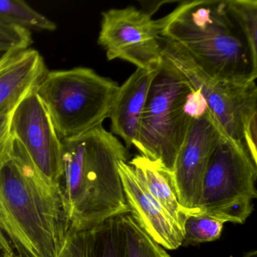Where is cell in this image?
Segmentation results:
<instances>
[{
	"label": "cell",
	"instance_id": "cell-10",
	"mask_svg": "<svg viewBox=\"0 0 257 257\" xmlns=\"http://www.w3.org/2000/svg\"><path fill=\"white\" fill-rule=\"evenodd\" d=\"M222 135L208 111L204 116L192 119L177 155L173 179L179 202L189 214L198 213L204 174Z\"/></svg>",
	"mask_w": 257,
	"mask_h": 257
},
{
	"label": "cell",
	"instance_id": "cell-3",
	"mask_svg": "<svg viewBox=\"0 0 257 257\" xmlns=\"http://www.w3.org/2000/svg\"><path fill=\"white\" fill-rule=\"evenodd\" d=\"M157 23L159 37L180 46L213 79L255 81L257 67L225 1H185Z\"/></svg>",
	"mask_w": 257,
	"mask_h": 257
},
{
	"label": "cell",
	"instance_id": "cell-24",
	"mask_svg": "<svg viewBox=\"0 0 257 257\" xmlns=\"http://www.w3.org/2000/svg\"><path fill=\"white\" fill-rule=\"evenodd\" d=\"M242 257H257L256 250L253 249V250L249 251V252H246Z\"/></svg>",
	"mask_w": 257,
	"mask_h": 257
},
{
	"label": "cell",
	"instance_id": "cell-20",
	"mask_svg": "<svg viewBox=\"0 0 257 257\" xmlns=\"http://www.w3.org/2000/svg\"><path fill=\"white\" fill-rule=\"evenodd\" d=\"M33 43L31 32L22 28L0 24V52H18L30 49Z\"/></svg>",
	"mask_w": 257,
	"mask_h": 257
},
{
	"label": "cell",
	"instance_id": "cell-13",
	"mask_svg": "<svg viewBox=\"0 0 257 257\" xmlns=\"http://www.w3.org/2000/svg\"><path fill=\"white\" fill-rule=\"evenodd\" d=\"M157 69H137L119 86L111 108L108 117L110 119V133L121 138L126 148L132 147L138 138L141 115Z\"/></svg>",
	"mask_w": 257,
	"mask_h": 257
},
{
	"label": "cell",
	"instance_id": "cell-15",
	"mask_svg": "<svg viewBox=\"0 0 257 257\" xmlns=\"http://www.w3.org/2000/svg\"><path fill=\"white\" fill-rule=\"evenodd\" d=\"M89 257H126L121 217L112 218L88 230Z\"/></svg>",
	"mask_w": 257,
	"mask_h": 257
},
{
	"label": "cell",
	"instance_id": "cell-8",
	"mask_svg": "<svg viewBox=\"0 0 257 257\" xmlns=\"http://www.w3.org/2000/svg\"><path fill=\"white\" fill-rule=\"evenodd\" d=\"M97 43L109 61L122 60L147 70L162 62L157 20L134 7L103 12Z\"/></svg>",
	"mask_w": 257,
	"mask_h": 257
},
{
	"label": "cell",
	"instance_id": "cell-21",
	"mask_svg": "<svg viewBox=\"0 0 257 257\" xmlns=\"http://www.w3.org/2000/svg\"><path fill=\"white\" fill-rule=\"evenodd\" d=\"M88 230L76 231L70 228L58 257H89Z\"/></svg>",
	"mask_w": 257,
	"mask_h": 257
},
{
	"label": "cell",
	"instance_id": "cell-25",
	"mask_svg": "<svg viewBox=\"0 0 257 257\" xmlns=\"http://www.w3.org/2000/svg\"><path fill=\"white\" fill-rule=\"evenodd\" d=\"M5 54L6 53H4V52H0V58H2Z\"/></svg>",
	"mask_w": 257,
	"mask_h": 257
},
{
	"label": "cell",
	"instance_id": "cell-22",
	"mask_svg": "<svg viewBox=\"0 0 257 257\" xmlns=\"http://www.w3.org/2000/svg\"><path fill=\"white\" fill-rule=\"evenodd\" d=\"M12 113L0 118V169L11 157L14 138L11 132Z\"/></svg>",
	"mask_w": 257,
	"mask_h": 257
},
{
	"label": "cell",
	"instance_id": "cell-4",
	"mask_svg": "<svg viewBox=\"0 0 257 257\" xmlns=\"http://www.w3.org/2000/svg\"><path fill=\"white\" fill-rule=\"evenodd\" d=\"M119 85L88 67L48 71L36 88L61 141L100 127Z\"/></svg>",
	"mask_w": 257,
	"mask_h": 257
},
{
	"label": "cell",
	"instance_id": "cell-17",
	"mask_svg": "<svg viewBox=\"0 0 257 257\" xmlns=\"http://www.w3.org/2000/svg\"><path fill=\"white\" fill-rule=\"evenodd\" d=\"M120 217L125 237L126 257H171L144 231L130 213Z\"/></svg>",
	"mask_w": 257,
	"mask_h": 257
},
{
	"label": "cell",
	"instance_id": "cell-18",
	"mask_svg": "<svg viewBox=\"0 0 257 257\" xmlns=\"http://www.w3.org/2000/svg\"><path fill=\"white\" fill-rule=\"evenodd\" d=\"M225 2L228 12L241 31L252 63L257 67V2L255 0Z\"/></svg>",
	"mask_w": 257,
	"mask_h": 257
},
{
	"label": "cell",
	"instance_id": "cell-19",
	"mask_svg": "<svg viewBox=\"0 0 257 257\" xmlns=\"http://www.w3.org/2000/svg\"><path fill=\"white\" fill-rule=\"evenodd\" d=\"M224 222L201 213L186 216L183 227V245L214 241L220 237Z\"/></svg>",
	"mask_w": 257,
	"mask_h": 257
},
{
	"label": "cell",
	"instance_id": "cell-6",
	"mask_svg": "<svg viewBox=\"0 0 257 257\" xmlns=\"http://www.w3.org/2000/svg\"><path fill=\"white\" fill-rule=\"evenodd\" d=\"M256 179L257 164L245 146L221 135L204 174L198 213L244 223L257 198Z\"/></svg>",
	"mask_w": 257,
	"mask_h": 257
},
{
	"label": "cell",
	"instance_id": "cell-12",
	"mask_svg": "<svg viewBox=\"0 0 257 257\" xmlns=\"http://www.w3.org/2000/svg\"><path fill=\"white\" fill-rule=\"evenodd\" d=\"M47 72L43 56L35 49L7 52L0 58V118L12 113Z\"/></svg>",
	"mask_w": 257,
	"mask_h": 257
},
{
	"label": "cell",
	"instance_id": "cell-9",
	"mask_svg": "<svg viewBox=\"0 0 257 257\" xmlns=\"http://www.w3.org/2000/svg\"><path fill=\"white\" fill-rule=\"evenodd\" d=\"M11 132L42 177L49 184L61 186L64 174L62 141L35 90L12 112Z\"/></svg>",
	"mask_w": 257,
	"mask_h": 257
},
{
	"label": "cell",
	"instance_id": "cell-11",
	"mask_svg": "<svg viewBox=\"0 0 257 257\" xmlns=\"http://www.w3.org/2000/svg\"><path fill=\"white\" fill-rule=\"evenodd\" d=\"M118 171L130 214L138 225L164 249L173 250L182 246L183 230L150 195L133 168L121 161Z\"/></svg>",
	"mask_w": 257,
	"mask_h": 257
},
{
	"label": "cell",
	"instance_id": "cell-14",
	"mask_svg": "<svg viewBox=\"0 0 257 257\" xmlns=\"http://www.w3.org/2000/svg\"><path fill=\"white\" fill-rule=\"evenodd\" d=\"M150 195L165 209L183 230L189 213L180 205L171 171L157 161L138 155L128 162Z\"/></svg>",
	"mask_w": 257,
	"mask_h": 257
},
{
	"label": "cell",
	"instance_id": "cell-2",
	"mask_svg": "<svg viewBox=\"0 0 257 257\" xmlns=\"http://www.w3.org/2000/svg\"><path fill=\"white\" fill-rule=\"evenodd\" d=\"M62 145L61 188L70 228L87 231L130 213L118 171L128 157L121 141L101 125Z\"/></svg>",
	"mask_w": 257,
	"mask_h": 257
},
{
	"label": "cell",
	"instance_id": "cell-7",
	"mask_svg": "<svg viewBox=\"0 0 257 257\" xmlns=\"http://www.w3.org/2000/svg\"><path fill=\"white\" fill-rule=\"evenodd\" d=\"M162 55L199 89L210 115L227 138L243 144L257 133V87L255 81L237 83L213 79L175 43L159 37Z\"/></svg>",
	"mask_w": 257,
	"mask_h": 257
},
{
	"label": "cell",
	"instance_id": "cell-23",
	"mask_svg": "<svg viewBox=\"0 0 257 257\" xmlns=\"http://www.w3.org/2000/svg\"><path fill=\"white\" fill-rule=\"evenodd\" d=\"M209 111L207 101L199 89L192 88L186 97L185 112L192 119H198L204 116Z\"/></svg>",
	"mask_w": 257,
	"mask_h": 257
},
{
	"label": "cell",
	"instance_id": "cell-16",
	"mask_svg": "<svg viewBox=\"0 0 257 257\" xmlns=\"http://www.w3.org/2000/svg\"><path fill=\"white\" fill-rule=\"evenodd\" d=\"M0 24L31 32L56 31L57 25L22 0H0Z\"/></svg>",
	"mask_w": 257,
	"mask_h": 257
},
{
	"label": "cell",
	"instance_id": "cell-5",
	"mask_svg": "<svg viewBox=\"0 0 257 257\" xmlns=\"http://www.w3.org/2000/svg\"><path fill=\"white\" fill-rule=\"evenodd\" d=\"M192 89L181 72L162 55L133 146L141 156L160 162L171 172L192 121L185 112Z\"/></svg>",
	"mask_w": 257,
	"mask_h": 257
},
{
	"label": "cell",
	"instance_id": "cell-1",
	"mask_svg": "<svg viewBox=\"0 0 257 257\" xmlns=\"http://www.w3.org/2000/svg\"><path fill=\"white\" fill-rule=\"evenodd\" d=\"M70 228L61 186L47 183L14 139L0 169V251L4 257H58Z\"/></svg>",
	"mask_w": 257,
	"mask_h": 257
}]
</instances>
